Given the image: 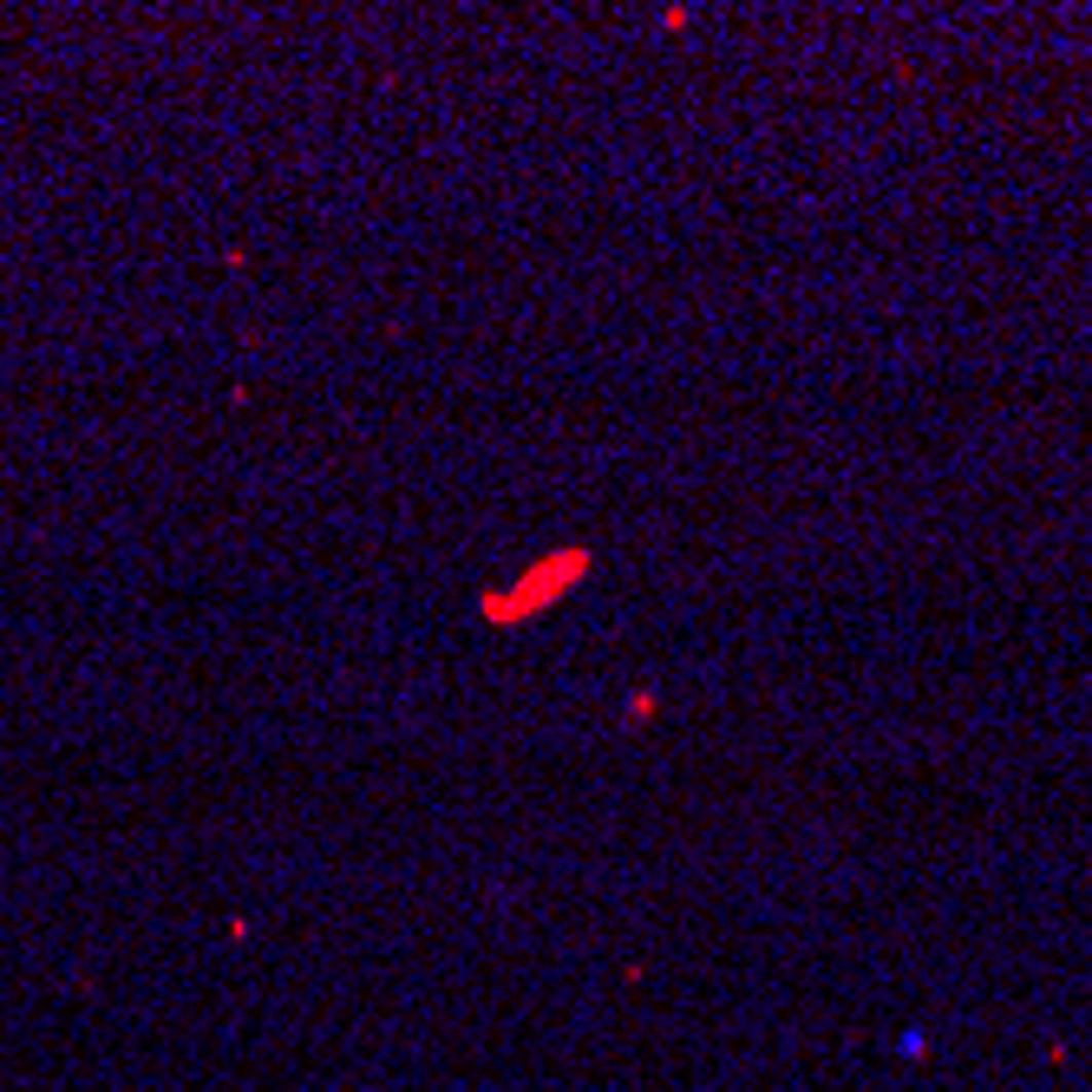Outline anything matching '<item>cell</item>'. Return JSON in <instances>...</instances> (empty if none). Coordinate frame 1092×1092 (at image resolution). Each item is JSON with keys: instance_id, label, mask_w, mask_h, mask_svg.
<instances>
[{"instance_id": "6da1fadb", "label": "cell", "mask_w": 1092, "mask_h": 1092, "mask_svg": "<svg viewBox=\"0 0 1092 1092\" xmlns=\"http://www.w3.org/2000/svg\"><path fill=\"white\" fill-rule=\"evenodd\" d=\"M582 569H589V557H582V550H563V557H550V563L536 569L530 582L504 589L511 602H491L485 615H497V622H511V615H536V608H550V602H557V589H563V582H582Z\"/></svg>"}]
</instances>
